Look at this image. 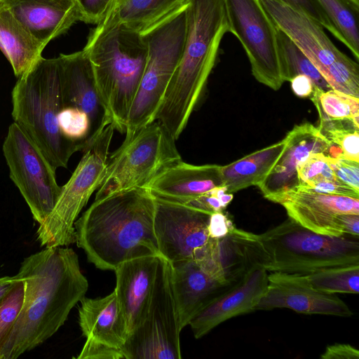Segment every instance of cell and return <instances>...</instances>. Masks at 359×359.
I'll return each instance as SVG.
<instances>
[{"label": "cell", "instance_id": "cell-1", "mask_svg": "<svg viewBox=\"0 0 359 359\" xmlns=\"http://www.w3.org/2000/svg\"><path fill=\"white\" fill-rule=\"evenodd\" d=\"M17 276L25 285L24 303L0 359H15L51 337L88 288L78 255L50 247L25 258Z\"/></svg>", "mask_w": 359, "mask_h": 359}, {"label": "cell", "instance_id": "cell-2", "mask_svg": "<svg viewBox=\"0 0 359 359\" xmlns=\"http://www.w3.org/2000/svg\"><path fill=\"white\" fill-rule=\"evenodd\" d=\"M155 197L136 187L95 200L76 220V242L101 270L129 259L161 256L154 228Z\"/></svg>", "mask_w": 359, "mask_h": 359}, {"label": "cell", "instance_id": "cell-3", "mask_svg": "<svg viewBox=\"0 0 359 359\" xmlns=\"http://www.w3.org/2000/svg\"><path fill=\"white\" fill-rule=\"evenodd\" d=\"M186 36L180 62L154 117L177 140L198 104L229 32L225 0H184Z\"/></svg>", "mask_w": 359, "mask_h": 359}, {"label": "cell", "instance_id": "cell-4", "mask_svg": "<svg viewBox=\"0 0 359 359\" xmlns=\"http://www.w3.org/2000/svg\"><path fill=\"white\" fill-rule=\"evenodd\" d=\"M83 50L108 117L115 130L125 133L147 61L143 35L122 23L111 4Z\"/></svg>", "mask_w": 359, "mask_h": 359}, {"label": "cell", "instance_id": "cell-5", "mask_svg": "<svg viewBox=\"0 0 359 359\" xmlns=\"http://www.w3.org/2000/svg\"><path fill=\"white\" fill-rule=\"evenodd\" d=\"M12 116L56 170L67 168L79 143L60 133L57 116L64 107L57 59L41 57L18 78L12 91Z\"/></svg>", "mask_w": 359, "mask_h": 359}, {"label": "cell", "instance_id": "cell-6", "mask_svg": "<svg viewBox=\"0 0 359 359\" xmlns=\"http://www.w3.org/2000/svg\"><path fill=\"white\" fill-rule=\"evenodd\" d=\"M259 236L269 256L267 271L309 275L324 269L359 264L358 237L315 233L288 218Z\"/></svg>", "mask_w": 359, "mask_h": 359}, {"label": "cell", "instance_id": "cell-7", "mask_svg": "<svg viewBox=\"0 0 359 359\" xmlns=\"http://www.w3.org/2000/svg\"><path fill=\"white\" fill-rule=\"evenodd\" d=\"M184 3L142 34L147 46L145 67L127 121L126 137L154 121L180 62L186 36Z\"/></svg>", "mask_w": 359, "mask_h": 359}, {"label": "cell", "instance_id": "cell-8", "mask_svg": "<svg viewBox=\"0 0 359 359\" xmlns=\"http://www.w3.org/2000/svg\"><path fill=\"white\" fill-rule=\"evenodd\" d=\"M114 130L111 123L85 142L81 150L83 156L68 182L62 187L54 209L36 231V240L41 246L62 247L76 242L74 223L103 182Z\"/></svg>", "mask_w": 359, "mask_h": 359}, {"label": "cell", "instance_id": "cell-9", "mask_svg": "<svg viewBox=\"0 0 359 359\" xmlns=\"http://www.w3.org/2000/svg\"><path fill=\"white\" fill-rule=\"evenodd\" d=\"M175 141L157 121L125 137L108 156L106 174L95 200L144 187L165 168L182 160Z\"/></svg>", "mask_w": 359, "mask_h": 359}, {"label": "cell", "instance_id": "cell-10", "mask_svg": "<svg viewBox=\"0 0 359 359\" xmlns=\"http://www.w3.org/2000/svg\"><path fill=\"white\" fill-rule=\"evenodd\" d=\"M282 30L302 51L332 90L359 98L358 64L339 50L324 27L276 0H259Z\"/></svg>", "mask_w": 359, "mask_h": 359}, {"label": "cell", "instance_id": "cell-11", "mask_svg": "<svg viewBox=\"0 0 359 359\" xmlns=\"http://www.w3.org/2000/svg\"><path fill=\"white\" fill-rule=\"evenodd\" d=\"M182 330L172 265L161 256L143 321L123 347L126 359H180Z\"/></svg>", "mask_w": 359, "mask_h": 359}, {"label": "cell", "instance_id": "cell-12", "mask_svg": "<svg viewBox=\"0 0 359 359\" xmlns=\"http://www.w3.org/2000/svg\"><path fill=\"white\" fill-rule=\"evenodd\" d=\"M10 177L39 225L54 209L62 191L55 170L37 145L15 122L10 125L3 144Z\"/></svg>", "mask_w": 359, "mask_h": 359}, {"label": "cell", "instance_id": "cell-13", "mask_svg": "<svg viewBox=\"0 0 359 359\" xmlns=\"http://www.w3.org/2000/svg\"><path fill=\"white\" fill-rule=\"evenodd\" d=\"M229 32L237 37L261 83L278 90L284 83L278 53V29L259 0H225Z\"/></svg>", "mask_w": 359, "mask_h": 359}, {"label": "cell", "instance_id": "cell-14", "mask_svg": "<svg viewBox=\"0 0 359 359\" xmlns=\"http://www.w3.org/2000/svg\"><path fill=\"white\" fill-rule=\"evenodd\" d=\"M154 197V228L161 255L170 263L204 257L213 240L208 230L211 214Z\"/></svg>", "mask_w": 359, "mask_h": 359}, {"label": "cell", "instance_id": "cell-15", "mask_svg": "<svg viewBox=\"0 0 359 359\" xmlns=\"http://www.w3.org/2000/svg\"><path fill=\"white\" fill-rule=\"evenodd\" d=\"M286 308L305 314L351 317L353 312L335 294L322 292L311 283L308 275L273 271L255 309Z\"/></svg>", "mask_w": 359, "mask_h": 359}, {"label": "cell", "instance_id": "cell-16", "mask_svg": "<svg viewBox=\"0 0 359 359\" xmlns=\"http://www.w3.org/2000/svg\"><path fill=\"white\" fill-rule=\"evenodd\" d=\"M174 293L182 329L201 310L237 284L218 268L194 259L171 263Z\"/></svg>", "mask_w": 359, "mask_h": 359}, {"label": "cell", "instance_id": "cell-17", "mask_svg": "<svg viewBox=\"0 0 359 359\" xmlns=\"http://www.w3.org/2000/svg\"><path fill=\"white\" fill-rule=\"evenodd\" d=\"M285 140L283 153L257 185L264 197L275 203L299 185L297 168L313 154L323 153L329 156L332 145L318 128L308 122L295 126Z\"/></svg>", "mask_w": 359, "mask_h": 359}, {"label": "cell", "instance_id": "cell-18", "mask_svg": "<svg viewBox=\"0 0 359 359\" xmlns=\"http://www.w3.org/2000/svg\"><path fill=\"white\" fill-rule=\"evenodd\" d=\"M278 203L303 227L329 236L346 235L339 215H359V198L320 194L299 186L286 193Z\"/></svg>", "mask_w": 359, "mask_h": 359}, {"label": "cell", "instance_id": "cell-19", "mask_svg": "<svg viewBox=\"0 0 359 359\" xmlns=\"http://www.w3.org/2000/svg\"><path fill=\"white\" fill-rule=\"evenodd\" d=\"M57 59L64 107L86 113L90 122L89 140L111 123L99 97L89 59L83 50L60 54Z\"/></svg>", "mask_w": 359, "mask_h": 359}, {"label": "cell", "instance_id": "cell-20", "mask_svg": "<svg viewBox=\"0 0 359 359\" xmlns=\"http://www.w3.org/2000/svg\"><path fill=\"white\" fill-rule=\"evenodd\" d=\"M268 285L267 270L258 266L236 285L198 312L190 321L194 336L199 339L222 323L255 310Z\"/></svg>", "mask_w": 359, "mask_h": 359}, {"label": "cell", "instance_id": "cell-21", "mask_svg": "<svg viewBox=\"0 0 359 359\" xmlns=\"http://www.w3.org/2000/svg\"><path fill=\"white\" fill-rule=\"evenodd\" d=\"M0 3L44 48L81 21L76 0H0Z\"/></svg>", "mask_w": 359, "mask_h": 359}, {"label": "cell", "instance_id": "cell-22", "mask_svg": "<svg viewBox=\"0 0 359 359\" xmlns=\"http://www.w3.org/2000/svg\"><path fill=\"white\" fill-rule=\"evenodd\" d=\"M160 257L129 259L114 270L116 280L114 291L126 320L129 336L140 325L146 314Z\"/></svg>", "mask_w": 359, "mask_h": 359}, {"label": "cell", "instance_id": "cell-23", "mask_svg": "<svg viewBox=\"0 0 359 359\" xmlns=\"http://www.w3.org/2000/svg\"><path fill=\"white\" fill-rule=\"evenodd\" d=\"M221 165H196L180 160L165 168L144 187L154 196L188 203L216 187L223 185Z\"/></svg>", "mask_w": 359, "mask_h": 359}, {"label": "cell", "instance_id": "cell-24", "mask_svg": "<svg viewBox=\"0 0 359 359\" xmlns=\"http://www.w3.org/2000/svg\"><path fill=\"white\" fill-rule=\"evenodd\" d=\"M80 302L79 323L86 339L123 351L129 333L115 291L102 298L84 297Z\"/></svg>", "mask_w": 359, "mask_h": 359}, {"label": "cell", "instance_id": "cell-25", "mask_svg": "<svg viewBox=\"0 0 359 359\" xmlns=\"http://www.w3.org/2000/svg\"><path fill=\"white\" fill-rule=\"evenodd\" d=\"M0 48L18 78L41 57L44 48L1 3Z\"/></svg>", "mask_w": 359, "mask_h": 359}, {"label": "cell", "instance_id": "cell-26", "mask_svg": "<svg viewBox=\"0 0 359 359\" xmlns=\"http://www.w3.org/2000/svg\"><path fill=\"white\" fill-rule=\"evenodd\" d=\"M285 147V138L230 164L221 165L222 184L228 193L258 185L270 172Z\"/></svg>", "mask_w": 359, "mask_h": 359}, {"label": "cell", "instance_id": "cell-27", "mask_svg": "<svg viewBox=\"0 0 359 359\" xmlns=\"http://www.w3.org/2000/svg\"><path fill=\"white\" fill-rule=\"evenodd\" d=\"M184 0H114L120 21L141 34L184 4Z\"/></svg>", "mask_w": 359, "mask_h": 359}, {"label": "cell", "instance_id": "cell-28", "mask_svg": "<svg viewBox=\"0 0 359 359\" xmlns=\"http://www.w3.org/2000/svg\"><path fill=\"white\" fill-rule=\"evenodd\" d=\"M331 25V33L359 60V6L349 0H316Z\"/></svg>", "mask_w": 359, "mask_h": 359}, {"label": "cell", "instance_id": "cell-29", "mask_svg": "<svg viewBox=\"0 0 359 359\" xmlns=\"http://www.w3.org/2000/svg\"><path fill=\"white\" fill-rule=\"evenodd\" d=\"M277 36L281 74L284 82L302 74L308 76L318 88L324 91L332 89L313 63L279 28Z\"/></svg>", "mask_w": 359, "mask_h": 359}, {"label": "cell", "instance_id": "cell-30", "mask_svg": "<svg viewBox=\"0 0 359 359\" xmlns=\"http://www.w3.org/2000/svg\"><path fill=\"white\" fill-rule=\"evenodd\" d=\"M319 118L321 135L338 147L345 157L359 162V121L330 118L323 114Z\"/></svg>", "mask_w": 359, "mask_h": 359}, {"label": "cell", "instance_id": "cell-31", "mask_svg": "<svg viewBox=\"0 0 359 359\" xmlns=\"http://www.w3.org/2000/svg\"><path fill=\"white\" fill-rule=\"evenodd\" d=\"M308 276L316 288L326 293L359 292V264L324 269Z\"/></svg>", "mask_w": 359, "mask_h": 359}, {"label": "cell", "instance_id": "cell-32", "mask_svg": "<svg viewBox=\"0 0 359 359\" xmlns=\"http://www.w3.org/2000/svg\"><path fill=\"white\" fill-rule=\"evenodd\" d=\"M319 114L334 119L359 121V98L334 90L324 91L314 87L310 97Z\"/></svg>", "mask_w": 359, "mask_h": 359}, {"label": "cell", "instance_id": "cell-33", "mask_svg": "<svg viewBox=\"0 0 359 359\" xmlns=\"http://www.w3.org/2000/svg\"><path fill=\"white\" fill-rule=\"evenodd\" d=\"M25 292V281L20 278L0 302V355L22 309Z\"/></svg>", "mask_w": 359, "mask_h": 359}, {"label": "cell", "instance_id": "cell-34", "mask_svg": "<svg viewBox=\"0 0 359 359\" xmlns=\"http://www.w3.org/2000/svg\"><path fill=\"white\" fill-rule=\"evenodd\" d=\"M57 123L61 134L80 144L82 149L90 132V122L86 113L76 107H63L59 112Z\"/></svg>", "mask_w": 359, "mask_h": 359}, {"label": "cell", "instance_id": "cell-35", "mask_svg": "<svg viewBox=\"0 0 359 359\" xmlns=\"http://www.w3.org/2000/svg\"><path fill=\"white\" fill-rule=\"evenodd\" d=\"M299 184L308 185L324 180L337 179L330 163V156L318 153L310 156L297 168Z\"/></svg>", "mask_w": 359, "mask_h": 359}, {"label": "cell", "instance_id": "cell-36", "mask_svg": "<svg viewBox=\"0 0 359 359\" xmlns=\"http://www.w3.org/2000/svg\"><path fill=\"white\" fill-rule=\"evenodd\" d=\"M330 163L338 180L359 191V162L341 154L336 158L330 156Z\"/></svg>", "mask_w": 359, "mask_h": 359}, {"label": "cell", "instance_id": "cell-37", "mask_svg": "<svg viewBox=\"0 0 359 359\" xmlns=\"http://www.w3.org/2000/svg\"><path fill=\"white\" fill-rule=\"evenodd\" d=\"M79 6L81 21L90 24H98L109 10L114 0H76Z\"/></svg>", "mask_w": 359, "mask_h": 359}, {"label": "cell", "instance_id": "cell-38", "mask_svg": "<svg viewBox=\"0 0 359 359\" xmlns=\"http://www.w3.org/2000/svg\"><path fill=\"white\" fill-rule=\"evenodd\" d=\"M77 359H126L123 349L86 339Z\"/></svg>", "mask_w": 359, "mask_h": 359}, {"label": "cell", "instance_id": "cell-39", "mask_svg": "<svg viewBox=\"0 0 359 359\" xmlns=\"http://www.w3.org/2000/svg\"><path fill=\"white\" fill-rule=\"evenodd\" d=\"M298 186L320 194L359 198V191L338 179L324 180L308 185L299 184Z\"/></svg>", "mask_w": 359, "mask_h": 359}, {"label": "cell", "instance_id": "cell-40", "mask_svg": "<svg viewBox=\"0 0 359 359\" xmlns=\"http://www.w3.org/2000/svg\"><path fill=\"white\" fill-rule=\"evenodd\" d=\"M305 14L331 32L330 22L316 0H276Z\"/></svg>", "mask_w": 359, "mask_h": 359}, {"label": "cell", "instance_id": "cell-41", "mask_svg": "<svg viewBox=\"0 0 359 359\" xmlns=\"http://www.w3.org/2000/svg\"><path fill=\"white\" fill-rule=\"evenodd\" d=\"M235 228L231 220L223 211L216 212L210 215L208 230L212 238H220L226 236Z\"/></svg>", "mask_w": 359, "mask_h": 359}, {"label": "cell", "instance_id": "cell-42", "mask_svg": "<svg viewBox=\"0 0 359 359\" xmlns=\"http://www.w3.org/2000/svg\"><path fill=\"white\" fill-rule=\"evenodd\" d=\"M323 359H358L359 351L349 344L336 343L326 347Z\"/></svg>", "mask_w": 359, "mask_h": 359}, {"label": "cell", "instance_id": "cell-43", "mask_svg": "<svg viewBox=\"0 0 359 359\" xmlns=\"http://www.w3.org/2000/svg\"><path fill=\"white\" fill-rule=\"evenodd\" d=\"M293 93L299 97H310L314 90V84L306 76L299 74L290 81Z\"/></svg>", "mask_w": 359, "mask_h": 359}, {"label": "cell", "instance_id": "cell-44", "mask_svg": "<svg viewBox=\"0 0 359 359\" xmlns=\"http://www.w3.org/2000/svg\"><path fill=\"white\" fill-rule=\"evenodd\" d=\"M338 219L345 234L358 237L359 236V215L341 214Z\"/></svg>", "mask_w": 359, "mask_h": 359}, {"label": "cell", "instance_id": "cell-45", "mask_svg": "<svg viewBox=\"0 0 359 359\" xmlns=\"http://www.w3.org/2000/svg\"><path fill=\"white\" fill-rule=\"evenodd\" d=\"M20 280L17 276L0 277V302Z\"/></svg>", "mask_w": 359, "mask_h": 359}, {"label": "cell", "instance_id": "cell-46", "mask_svg": "<svg viewBox=\"0 0 359 359\" xmlns=\"http://www.w3.org/2000/svg\"><path fill=\"white\" fill-rule=\"evenodd\" d=\"M350 1H351L353 4H354L355 5L359 6V0H349Z\"/></svg>", "mask_w": 359, "mask_h": 359}]
</instances>
